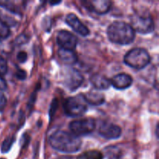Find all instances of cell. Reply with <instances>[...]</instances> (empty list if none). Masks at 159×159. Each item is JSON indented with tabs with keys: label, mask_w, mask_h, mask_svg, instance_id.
I'll return each mask as SVG.
<instances>
[{
	"label": "cell",
	"mask_w": 159,
	"mask_h": 159,
	"mask_svg": "<svg viewBox=\"0 0 159 159\" xmlns=\"http://www.w3.org/2000/svg\"><path fill=\"white\" fill-rule=\"evenodd\" d=\"M51 147L60 152L68 154L75 153L82 146V140L70 132L56 130L49 138Z\"/></svg>",
	"instance_id": "6da1fadb"
},
{
	"label": "cell",
	"mask_w": 159,
	"mask_h": 159,
	"mask_svg": "<svg viewBox=\"0 0 159 159\" xmlns=\"http://www.w3.org/2000/svg\"><path fill=\"white\" fill-rule=\"evenodd\" d=\"M107 36L112 43L120 45L131 43L135 39V31L128 23L114 21L107 28Z\"/></svg>",
	"instance_id": "7a4b0ae2"
},
{
	"label": "cell",
	"mask_w": 159,
	"mask_h": 159,
	"mask_svg": "<svg viewBox=\"0 0 159 159\" xmlns=\"http://www.w3.org/2000/svg\"><path fill=\"white\" fill-rule=\"evenodd\" d=\"M151 57L144 48H136L129 51L124 57V61L127 66L137 70L147 67L150 63Z\"/></svg>",
	"instance_id": "3957f363"
},
{
	"label": "cell",
	"mask_w": 159,
	"mask_h": 159,
	"mask_svg": "<svg viewBox=\"0 0 159 159\" xmlns=\"http://www.w3.org/2000/svg\"><path fill=\"white\" fill-rule=\"evenodd\" d=\"M64 111L68 116L78 117L86 113L88 104L82 93L75 96H71L65 99L64 102Z\"/></svg>",
	"instance_id": "277c9868"
},
{
	"label": "cell",
	"mask_w": 159,
	"mask_h": 159,
	"mask_svg": "<svg viewBox=\"0 0 159 159\" xmlns=\"http://www.w3.org/2000/svg\"><path fill=\"white\" fill-rule=\"evenodd\" d=\"M96 127V122L93 118H84L75 120L70 123L69 129L71 133L77 137L88 135L93 133Z\"/></svg>",
	"instance_id": "5b68a950"
},
{
	"label": "cell",
	"mask_w": 159,
	"mask_h": 159,
	"mask_svg": "<svg viewBox=\"0 0 159 159\" xmlns=\"http://www.w3.org/2000/svg\"><path fill=\"white\" fill-rule=\"evenodd\" d=\"M131 25L135 32L141 34H148L155 30V23L150 15L134 14L130 19Z\"/></svg>",
	"instance_id": "8992f818"
},
{
	"label": "cell",
	"mask_w": 159,
	"mask_h": 159,
	"mask_svg": "<svg viewBox=\"0 0 159 159\" xmlns=\"http://www.w3.org/2000/svg\"><path fill=\"white\" fill-rule=\"evenodd\" d=\"M57 42L60 48L75 51L78 44V38L72 33L62 30L57 33Z\"/></svg>",
	"instance_id": "52a82bcc"
},
{
	"label": "cell",
	"mask_w": 159,
	"mask_h": 159,
	"mask_svg": "<svg viewBox=\"0 0 159 159\" xmlns=\"http://www.w3.org/2000/svg\"><path fill=\"white\" fill-rule=\"evenodd\" d=\"M82 3L85 9L99 15L107 13L111 8V2L108 0H89Z\"/></svg>",
	"instance_id": "ba28073f"
},
{
	"label": "cell",
	"mask_w": 159,
	"mask_h": 159,
	"mask_svg": "<svg viewBox=\"0 0 159 159\" xmlns=\"http://www.w3.org/2000/svg\"><path fill=\"white\" fill-rule=\"evenodd\" d=\"M99 134L106 139H117L121 136L122 129L112 123L102 122L99 127Z\"/></svg>",
	"instance_id": "9c48e42d"
},
{
	"label": "cell",
	"mask_w": 159,
	"mask_h": 159,
	"mask_svg": "<svg viewBox=\"0 0 159 159\" xmlns=\"http://www.w3.org/2000/svg\"><path fill=\"white\" fill-rule=\"evenodd\" d=\"M84 82V77L78 70L71 68L67 72L65 78V84L70 91H75Z\"/></svg>",
	"instance_id": "30bf717a"
},
{
	"label": "cell",
	"mask_w": 159,
	"mask_h": 159,
	"mask_svg": "<svg viewBox=\"0 0 159 159\" xmlns=\"http://www.w3.org/2000/svg\"><path fill=\"white\" fill-rule=\"evenodd\" d=\"M65 22L77 34L82 37H87L89 35L90 31L89 28L84 23L81 22L79 17L74 13H69L65 18Z\"/></svg>",
	"instance_id": "8fae6325"
},
{
	"label": "cell",
	"mask_w": 159,
	"mask_h": 159,
	"mask_svg": "<svg viewBox=\"0 0 159 159\" xmlns=\"http://www.w3.org/2000/svg\"><path fill=\"white\" fill-rule=\"evenodd\" d=\"M110 80V85L119 90L126 89L133 84V78L126 73H120L113 76Z\"/></svg>",
	"instance_id": "7c38bea8"
},
{
	"label": "cell",
	"mask_w": 159,
	"mask_h": 159,
	"mask_svg": "<svg viewBox=\"0 0 159 159\" xmlns=\"http://www.w3.org/2000/svg\"><path fill=\"white\" fill-rule=\"evenodd\" d=\"M90 82L98 90H106L110 88V80L106 76L99 74H95L90 77Z\"/></svg>",
	"instance_id": "4fadbf2b"
},
{
	"label": "cell",
	"mask_w": 159,
	"mask_h": 159,
	"mask_svg": "<svg viewBox=\"0 0 159 159\" xmlns=\"http://www.w3.org/2000/svg\"><path fill=\"white\" fill-rule=\"evenodd\" d=\"M58 56L61 61L68 65H75L78 61L77 54L75 52V51L60 48L58 51Z\"/></svg>",
	"instance_id": "5bb4252c"
},
{
	"label": "cell",
	"mask_w": 159,
	"mask_h": 159,
	"mask_svg": "<svg viewBox=\"0 0 159 159\" xmlns=\"http://www.w3.org/2000/svg\"><path fill=\"white\" fill-rule=\"evenodd\" d=\"M83 96L87 104H90V105L100 106L105 102V97L103 95L98 92H89L85 94H83Z\"/></svg>",
	"instance_id": "9a60e30c"
},
{
	"label": "cell",
	"mask_w": 159,
	"mask_h": 159,
	"mask_svg": "<svg viewBox=\"0 0 159 159\" xmlns=\"http://www.w3.org/2000/svg\"><path fill=\"white\" fill-rule=\"evenodd\" d=\"M77 159H103V154L97 150L87 151L79 155Z\"/></svg>",
	"instance_id": "2e32d148"
},
{
	"label": "cell",
	"mask_w": 159,
	"mask_h": 159,
	"mask_svg": "<svg viewBox=\"0 0 159 159\" xmlns=\"http://www.w3.org/2000/svg\"><path fill=\"white\" fill-rule=\"evenodd\" d=\"M10 35V29L7 23L0 19V40L7 38Z\"/></svg>",
	"instance_id": "e0dca14e"
},
{
	"label": "cell",
	"mask_w": 159,
	"mask_h": 159,
	"mask_svg": "<svg viewBox=\"0 0 159 159\" xmlns=\"http://www.w3.org/2000/svg\"><path fill=\"white\" fill-rule=\"evenodd\" d=\"M14 141H15V138H14V137H9V138H6V139L3 141L2 144V153H7V152L10 150L11 148H12Z\"/></svg>",
	"instance_id": "ac0fdd59"
},
{
	"label": "cell",
	"mask_w": 159,
	"mask_h": 159,
	"mask_svg": "<svg viewBox=\"0 0 159 159\" xmlns=\"http://www.w3.org/2000/svg\"><path fill=\"white\" fill-rule=\"evenodd\" d=\"M7 70L8 66L7 63H6V61L2 57L0 56V76L2 77V75H4L7 72Z\"/></svg>",
	"instance_id": "d6986e66"
},
{
	"label": "cell",
	"mask_w": 159,
	"mask_h": 159,
	"mask_svg": "<svg viewBox=\"0 0 159 159\" xmlns=\"http://www.w3.org/2000/svg\"><path fill=\"white\" fill-rule=\"evenodd\" d=\"M6 103H7V100H6V96L3 94L2 92L0 91V113H2L4 110Z\"/></svg>",
	"instance_id": "ffe728a7"
},
{
	"label": "cell",
	"mask_w": 159,
	"mask_h": 159,
	"mask_svg": "<svg viewBox=\"0 0 159 159\" xmlns=\"http://www.w3.org/2000/svg\"><path fill=\"white\" fill-rule=\"evenodd\" d=\"M17 60L20 62L23 63V62H25L26 60H27V54L24 51H21V52L17 54Z\"/></svg>",
	"instance_id": "44dd1931"
},
{
	"label": "cell",
	"mask_w": 159,
	"mask_h": 159,
	"mask_svg": "<svg viewBox=\"0 0 159 159\" xmlns=\"http://www.w3.org/2000/svg\"><path fill=\"white\" fill-rule=\"evenodd\" d=\"M16 76L19 79L23 80V79H26V73L23 70H19V71L16 72Z\"/></svg>",
	"instance_id": "7402d4cb"
},
{
	"label": "cell",
	"mask_w": 159,
	"mask_h": 159,
	"mask_svg": "<svg viewBox=\"0 0 159 159\" xmlns=\"http://www.w3.org/2000/svg\"><path fill=\"white\" fill-rule=\"evenodd\" d=\"M6 88H7V84H6V81L2 76H0V91L6 90Z\"/></svg>",
	"instance_id": "603a6c76"
},
{
	"label": "cell",
	"mask_w": 159,
	"mask_h": 159,
	"mask_svg": "<svg viewBox=\"0 0 159 159\" xmlns=\"http://www.w3.org/2000/svg\"><path fill=\"white\" fill-rule=\"evenodd\" d=\"M58 159H71V158H67V157H62V158H60Z\"/></svg>",
	"instance_id": "cb8c5ba5"
},
{
	"label": "cell",
	"mask_w": 159,
	"mask_h": 159,
	"mask_svg": "<svg viewBox=\"0 0 159 159\" xmlns=\"http://www.w3.org/2000/svg\"><path fill=\"white\" fill-rule=\"evenodd\" d=\"M0 159H5V158H0Z\"/></svg>",
	"instance_id": "d4e9b609"
}]
</instances>
